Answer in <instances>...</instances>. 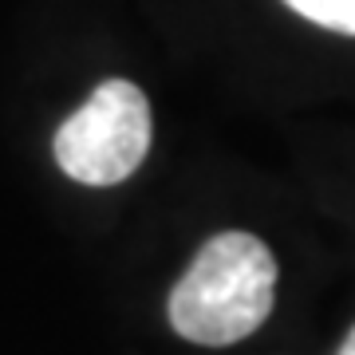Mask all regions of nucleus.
I'll use <instances>...</instances> for the list:
<instances>
[{
    "label": "nucleus",
    "mask_w": 355,
    "mask_h": 355,
    "mask_svg": "<svg viewBox=\"0 0 355 355\" xmlns=\"http://www.w3.org/2000/svg\"><path fill=\"white\" fill-rule=\"evenodd\" d=\"M277 300V261L253 233L229 229L202 245L170 292V324L182 340L229 347L253 336Z\"/></svg>",
    "instance_id": "f257e3e1"
},
{
    "label": "nucleus",
    "mask_w": 355,
    "mask_h": 355,
    "mask_svg": "<svg viewBox=\"0 0 355 355\" xmlns=\"http://www.w3.org/2000/svg\"><path fill=\"white\" fill-rule=\"evenodd\" d=\"M336 355H355V328L343 336V343H340V352H336Z\"/></svg>",
    "instance_id": "20e7f679"
},
{
    "label": "nucleus",
    "mask_w": 355,
    "mask_h": 355,
    "mask_svg": "<svg viewBox=\"0 0 355 355\" xmlns=\"http://www.w3.org/2000/svg\"><path fill=\"white\" fill-rule=\"evenodd\" d=\"M292 12L343 36H355V0H284Z\"/></svg>",
    "instance_id": "7ed1b4c3"
},
{
    "label": "nucleus",
    "mask_w": 355,
    "mask_h": 355,
    "mask_svg": "<svg viewBox=\"0 0 355 355\" xmlns=\"http://www.w3.org/2000/svg\"><path fill=\"white\" fill-rule=\"evenodd\" d=\"M150 150V107L130 79H107L55 130V162L83 186H119Z\"/></svg>",
    "instance_id": "f03ea898"
}]
</instances>
